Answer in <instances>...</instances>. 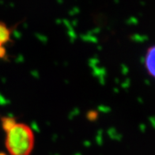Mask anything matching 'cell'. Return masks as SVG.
<instances>
[{
  "label": "cell",
  "instance_id": "cell-1",
  "mask_svg": "<svg viewBox=\"0 0 155 155\" xmlns=\"http://www.w3.org/2000/svg\"><path fill=\"white\" fill-rule=\"evenodd\" d=\"M6 134L5 146L10 155H31L34 147L35 136L29 125L17 123Z\"/></svg>",
  "mask_w": 155,
  "mask_h": 155
},
{
  "label": "cell",
  "instance_id": "cell-2",
  "mask_svg": "<svg viewBox=\"0 0 155 155\" xmlns=\"http://www.w3.org/2000/svg\"><path fill=\"white\" fill-rule=\"evenodd\" d=\"M146 69L149 75L155 78V45L147 49L144 59Z\"/></svg>",
  "mask_w": 155,
  "mask_h": 155
},
{
  "label": "cell",
  "instance_id": "cell-3",
  "mask_svg": "<svg viewBox=\"0 0 155 155\" xmlns=\"http://www.w3.org/2000/svg\"><path fill=\"white\" fill-rule=\"evenodd\" d=\"M11 33L12 29L7 26V25L3 21H0V45L4 46L11 41Z\"/></svg>",
  "mask_w": 155,
  "mask_h": 155
},
{
  "label": "cell",
  "instance_id": "cell-4",
  "mask_svg": "<svg viewBox=\"0 0 155 155\" xmlns=\"http://www.w3.org/2000/svg\"><path fill=\"white\" fill-rule=\"evenodd\" d=\"M0 121H1L2 130L6 133L10 131V129H12L18 123L16 121V119L14 117H10V116H1Z\"/></svg>",
  "mask_w": 155,
  "mask_h": 155
},
{
  "label": "cell",
  "instance_id": "cell-5",
  "mask_svg": "<svg viewBox=\"0 0 155 155\" xmlns=\"http://www.w3.org/2000/svg\"><path fill=\"white\" fill-rule=\"evenodd\" d=\"M6 56H7V52L6 48L0 45V59H6Z\"/></svg>",
  "mask_w": 155,
  "mask_h": 155
},
{
  "label": "cell",
  "instance_id": "cell-6",
  "mask_svg": "<svg viewBox=\"0 0 155 155\" xmlns=\"http://www.w3.org/2000/svg\"><path fill=\"white\" fill-rule=\"evenodd\" d=\"M97 113L95 112H90V113L87 115L88 119H89L90 120H94L97 118Z\"/></svg>",
  "mask_w": 155,
  "mask_h": 155
},
{
  "label": "cell",
  "instance_id": "cell-7",
  "mask_svg": "<svg viewBox=\"0 0 155 155\" xmlns=\"http://www.w3.org/2000/svg\"><path fill=\"white\" fill-rule=\"evenodd\" d=\"M0 155H7L6 153L4 152H0Z\"/></svg>",
  "mask_w": 155,
  "mask_h": 155
}]
</instances>
